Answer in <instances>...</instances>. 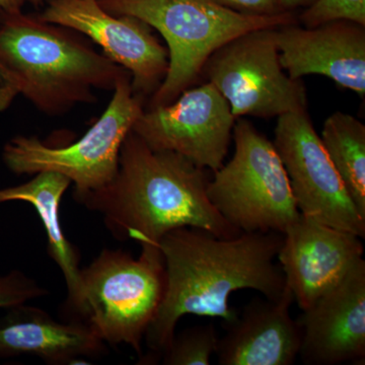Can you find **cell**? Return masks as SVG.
<instances>
[{"mask_svg": "<svg viewBox=\"0 0 365 365\" xmlns=\"http://www.w3.org/2000/svg\"><path fill=\"white\" fill-rule=\"evenodd\" d=\"M26 4H32L33 6H39L45 2V0H25Z\"/></svg>", "mask_w": 365, "mask_h": 365, "instance_id": "obj_25", "label": "cell"}, {"mask_svg": "<svg viewBox=\"0 0 365 365\" xmlns=\"http://www.w3.org/2000/svg\"><path fill=\"white\" fill-rule=\"evenodd\" d=\"M276 29L237 36L216 50L202 76L230 106L235 119L279 117L307 108L306 86L281 66Z\"/></svg>", "mask_w": 365, "mask_h": 365, "instance_id": "obj_8", "label": "cell"}, {"mask_svg": "<svg viewBox=\"0 0 365 365\" xmlns=\"http://www.w3.org/2000/svg\"><path fill=\"white\" fill-rule=\"evenodd\" d=\"M41 20L76 31L100 46L103 54L130 73L133 93L153 96L169 69V51L145 21L114 16L98 0H49Z\"/></svg>", "mask_w": 365, "mask_h": 365, "instance_id": "obj_11", "label": "cell"}, {"mask_svg": "<svg viewBox=\"0 0 365 365\" xmlns=\"http://www.w3.org/2000/svg\"><path fill=\"white\" fill-rule=\"evenodd\" d=\"M68 178L54 172H41L32 180L0 189V204L21 201L31 204L42 222L47 235L48 254L56 263L66 280L67 299L66 311L73 318L81 300V270L79 253L64 235L60 222L62 198L71 186Z\"/></svg>", "mask_w": 365, "mask_h": 365, "instance_id": "obj_17", "label": "cell"}, {"mask_svg": "<svg viewBox=\"0 0 365 365\" xmlns=\"http://www.w3.org/2000/svg\"><path fill=\"white\" fill-rule=\"evenodd\" d=\"M114 16L140 19L167 42L169 69L148 108L169 105L202 76L209 57L237 36L299 21L294 13L247 16L215 0H98Z\"/></svg>", "mask_w": 365, "mask_h": 365, "instance_id": "obj_4", "label": "cell"}, {"mask_svg": "<svg viewBox=\"0 0 365 365\" xmlns=\"http://www.w3.org/2000/svg\"><path fill=\"white\" fill-rule=\"evenodd\" d=\"M294 302L285 285L278 299H252L240 316L225 325L218 341L220 365H292L299 355L302 329L290 314Z\"/></svg>", "mask_w": 365, "mask_h": 365, "instance_id": "obj_15", "label": "cell"}, {"mask_svg": "<svg viewBox=\"0 0 365 365\" xmlns=\"http://www.w3.org/2000/svg\"><path fill=\"white\" fill-rule=\"evenodd\" d=\"M361 241L359 235L302 215L287 228L277 259L285 285L302 311L313 306L364 258Z\"/></svg>", "mask_w": 365, "mask_h": 365, "instance_id": "obj_12", "label": "cell"}, {"mask_svg": "<svg viewBox=\"0 0 365 365\" xmlns=\"http://www.w3.org/2000/svg\"><path fill=\"white\" fill-rule=\"evenodd\" d=\"M297 20L307 28L333 21H350L365 26V0H317Z\"/></svg>", "mask_w": 365, "mask_h": 365, "instance_id": "obj_20", "label": "cell"}, {"mask_svg": "<svg viewBox=\"0 0 365 365\" xmlns=\"http://www.w3.org/2000/svg\"><path fill=\"white\" fill-rule=\"evenodd\" d=\"M25 0H0V16L23 11Z\"/></svg>", "mask_w": 365, "mask_h": 365, "instance_id": "obj_23", "label": "cell"}, {"mask_svg": "<svg viewBox=\"0 0 365 365\" xmlns=\"http://www.w3.org/2000/svg\"><path fill=\"white\" fill-rule=\"evenodd\" d=\"M274 146L300 215L365 239V217L346 191L307 110L278 117Z\"/></svg>", "mask_w": 365, "mask_h": 365, "instance_id": "obj_9", "label": "cell"}, {"mask_svg": "<svg viewBox=\"0 0 365 365\" xmlns=\"http://www.w3.org/2000/svg\"><path fill=\"white\" fill-rule=\"evenodd\" d=\"M281 66L292 79L318 74L365 95V26L333 21L307 28L276 29Z\"/></svg>", "mask_w": 365, "mask_h": 365, "instance_id": "obj_14", "label": "cell"}, {"mask_svg": "<svg viewBox=\"0 0 365 365\" xmlns=\"http://www.w3.org/2000/svg\"><path fill=\"white\" fill-rule=\"evenodd\" d=\"M317 0H279V4L283 11L295 13L297 9H304L311 6Z\"/></svg>", "mask_w": 365, "mask_h": 365, "instance_id": "obj_24", "label": "cell"}, {"mask_svg": "<svg viewBox=\"0 0 365 365\" xmlns=\"http://www.w3.org/2000/svg\"><path fill=\"white\" fill-rule=\"evenodd\" d=\"M322 143L360 215L365 217V126L347 113L327 118Z\"/></svg>", "mask_w": 365, "mask_h": 365, "instance_id": "obj_18", "label": "cell"}, {"mask_svg": "<svg viewBox=\"0 0 365 365\" xmlns=\"http://www.w3.org/2000/svg\"><path fill=\"white\" fill-rule=\"evenodd\" d=\"M218 4L242 14L255 16H274L281 14L289 13L283 11L279 0H215Z\"/></svg>", "mask_w": 365, "mask_h": 365, "instance_id": "obj_22", "label": "cell"}, {"mask_svg": "<svg viewBox=\"0 0 365 365\" xmlns=\"http://www.w3.org/2000/svg\"><path fill=\"white\" fill-rule=\"evenodd\" d=\"M106 345L83 322L56 321L26 302L0 316V359L29 355L48 364H73L105 354Z\"/></svg>", "mask_w": 365, "mask_h": 365, "instance_id": "obj_16", "label": "cell"}, {"mask_svg": "<svg viewBox=\"0 0 365 365\" xmlns=\"http://www.w3.org/2000/svg\"><path fill=\"white\" fill-rule=\"evenodd\" d=\"M49 294L45 287L20 270L0 275V309H9Z\"/></svg>", "mask_w": 365, "mask_h": 365, "instance_id": "obj_21", "label": "cell"}, {"mask_svg": "<svg viewBox=\"0 0 365 365\" xmlns=\"http://www.w3.org/2000/svg\"><path fill=\"white\" fill-rule=\"evenodd\" d=\"M111 102L86 133L66 146L48 145L37 136L19 135L2 150L14 174L54 172L74 185L73 198L105 188L116 177L125 138L144 111L143 100L133 93L131 76L120 78Z\"/></svg>", "mask_w": 365, "mask_h": 365, "instance_id": "obj_7", "label": "cell"}, {"mask_svg": "<svg viewBox=\"0 0 365 365\" xmlns=\"http://www.w3.org/2000/svg\"><path fill=\"white\" fill-rule=\"evenodd\" d=\"M0 69L18 93L49 116L93 104V91H113L130 74L76 31L23 11L0 16Z\"/></svg>", "mask_w": 365, "mask_h": 365, "instance_id": "obj_3", "label": "cell"}, {"mask_svg": "<svg viewBox=\"0 0 365 365\" xmlns=\"http://www.w3.org/2000/svg\"><path fill=\"white\" fill-rule=\"evenodd\" d=\"M165 289L158 248H141L137 258L104 249L81 270V300L71 319L83 322L109 345L125 344L143 355V342Z\"/></svg>", "mask_w": 365, "mask_h": 365, "instance_id": "obj_5", "label": "cell"}, {"mask_svg": "<svg viewBox=\"0 0 365 365\" xmlns=\"http://www.w3.org/2000/svg\"><path fill=\"white\" fill-rule=\"evenodd\" d=\"M302 329L299 355L307 365L364 361L365 260L297 319Z\"/></svg>", "mask_w": 365, "mask_h": 365, "instance_id": "obj_13", "label": "cell"}, {"mask_svg": "<svg viewBox=\"0 0 365 365\" xmlns=\"http://www.w3.org/2000/svg\"><path fill=\"white\" fill-rule=\"evenodd\" d=\"M220 337L213 324L190 327L170 341L162 355L165 365H209Z\"/></svg>", "mask_w": 365, "mask_h": 365, "instance_id": "obj_19", "label": "cell"}, {"mask_svg": "<svg viewBox=\"0 0 365 365\" xmlns=\"http://www.w3.org/2000/svg\"><path fill=\"white\" fill-rule=\"evenodd\" d=\"M204 168L173 151L150 148L133 131L120 150L116 177L105 188L74 198L103 215L119 241L158 248L168 232L195 227L230 239L242 232L209 201Z\"/></svg>", "mask_w": 365, "mask_h": 365, "instance_id": "obj_2", "label": "cell"}, {"mask_svg": "<svg viewBox=\"0 0 365 365\" xmlns=\"http://www.w3.org/2000/svg\"><path fill=\"white\" fill-rule=\"evenodd\" d=\"M279 232H242L223 239L195 227L168 232L158 244L165 270L162 304L145 334L148 354L143 361L162 359L186 314L222 319L237 317L230 307L232 292L253 289L278 299L285 288L284 274L275 263L282 246Z\"/></svg>", "mask_w": 365, "mask_h": 365, "instance_id": "obj_1", "label": "cell"}, {"mask_svg": "<svg viewBox=\"0 0 365 365\" xmlns=\"http://www.w3.org/2000/svg\"><path fill=\"white\" fill-rule=\"evenodd\" d=\"M232 138L234 157L209 180V201L241 232L284 234L300 212L275 146L244 118Z\"/></svg>", "mask_w": 365, "mask_h": 365, "instance_id": "obj_6", "label": "cell"}, {"mask_svg": "<svg viewBox=\"0 0 365 365\" xmlns=\"http://www.w3.org/2000/svg\"><path fill=\"white\" fill-rule=\"evenodd\" d=\"M235 121L227 101L207 81L169 105L144 110L132 131L153 150L179 153L215 173L227 157Z\"/></svg>", "mask_w": 365, "mask_h": 365, "instance_id": "obj_10", "label": "cell"}]
</instances>
